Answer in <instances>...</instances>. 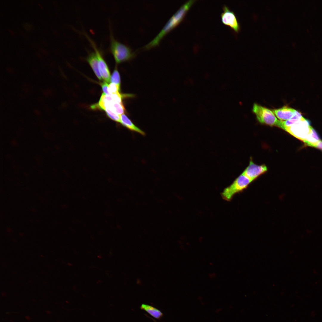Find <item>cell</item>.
<instances>
[{
  "label": "cell",
  "instance_id": "1",
  "mask_svg": "<svg viewBox=\"0 0 322 322\" xmlns=\"http://www.w3.org/2000/svg\"><path fill=\"white\" fill-rule=\"evenodd\" d=\"M195 1V0H190L183 5L170 18L159 34L150 42L145 45L143 48L148 49L158 45L163 38L183 20Z\"/></svg>",
  "mask_w": 322,
  "mask_h": 322
},
{
  "label": "cell",
  "instance_id": "2",
  "mask_svg": "<svg viewBox=\"0 0 322 322\" xmlns=\"http://www.w3.org/2000/svg\"><path fill=\"white\" fill-rule=\"evenodd\" d=\"M109 50L117 64L131 60L136 55V53L129 47L116 39L111 32Z\"/></svg>",
  "mask_w": 322,
  "mask_h": 322
},
{
  "label": "cell",
  "instance_id": "3",
  "mask_svg": "<svg viewBox=\"0 0 322 322\" xmlns=\"http://www.w3.org/2000/svg\"><path fill=\"white\" fill-rule=\"evenodd\" d=\"M252 181L242 173L230 185L224 189L221 193L222 198L227 201L231 200L235 194L247 188Z\"/></svg>",
  "mask_w": 322,
  "mask_h": 322
},
{
  "label": "cell",
  "instance_id": "4",
  "mask_svg": "<svg viewBox=\"0 0 322 322\" xmlns=\"http://www.w3.org/2000/svg\"><path fill=\"white\" fill-rule=\"evenodd\" d=\"M253 111L260 123L281 128V121L277 119L272 110L255 103L253 105Z\"/></svg>",
  "mask_w": 322,
  "mask_h": 322
},
{
  "label": "cell",
  "instance_id": "5",
  "mask_svg": "<svg viewBox=\"0 0 322 322\" xmlns=\"http://www.w3.org/2000/svg\"><path fill=\"white\" fill-rule=\"evenodd\" d=\"M312 127L309 121L303 117L300 120L285 129L284 130L303 141L310 132Z\"/></svg>",
  "mask_w": 322,
  "mask_h": 322
},
{
  "label": "cell",
  "instance_id": "6",
  "mask_svg": "<svg viewBox=\"0 0 322 322\" xmlns=\"http://www.w3.org/2000/svg\"><path fill=\"white\" fill-rule=\"evenodd\" d=\"M89 41L95 52L98 61L99 68L101 76L105 81L109 83L110 81V74L108 66L100 50L97 47L95 42L87 35H86Z\"/></svg>",
  "mask_w": 322,
  "mask_h": 322
},
{
  "label": "cell",
  "instance_id": "7",
  "mask_svg": "<svg viewBox=\"0 0 322 322\" xmlns=\"http://www.w3.org/2000/svg\"><path fill=\"white\" fill-rule=\"evenodd\" d=\"M223 10L221 15L222 23L230 27L236 32H238L240 30V25L234 12L226 5L223 6Z\"/></svg>",
  "mask_w": 322,
  "mask_h": 322
},
{
  "label": "cell",
  "instance_id": "8",
  "mask_svg": "<svg viewBox=\"0 0 322 322\" xmlns=\"http://www.w3.org/2000/svg\"><path fill=\"white\" fill-rule=\"evenodd\" d=\"M267 168L265 165H258L250 160L249 165L242 173L253 181L267 171Z\"/></svg>",
  "mask_w": 322,
  "mask_h": 322
},
{
  "label": "cell",
  "instance_id": "9",
  "mask_svg": "<svg viewBox=\"0 0 322 322\" xmlns=\"http://www.w3.org/2000/svg\"><path fill=\"white\" fill-rule=\"evenodd\" d=\"M277 117L282 121L291 118L294 114L295 110L287 106L281 108L272 110Z\"/></svg>",
  "mask_w": 322,
  "mask_h": 322
},
{
  "label": "cell",
  "instance_id": "10",
  "mask_svg": "<svg viewBox=\"0 0 322 322\" xmlns=\"http://www.w3.org/2000/svg\"><path fill=\"white\" fill-rule=\"evenodd\" d=\"M85 59L98 79L100 80H102L99 68L98 58L95 51L89 52Z\"/></svg>",
  "mask_w": 322,
  "mask_h": 322
},
{
  "label": "cell",
  "instance_id": "11",
  "mask_svg": "<svg viewBox=\"0 0 322 322\" xmlns=\"http://www.w3.org/2000/svg\"><path fill=\"white\" fill-rule=\"evenodd\" d=\"M140 308L141 310L147 312L154 318L158 320L161 319L163 316V314L160 310L153 306L143 304L141 305Z\"/></svg>",
  "mask_w": 322,
  "mask_h": 322
},
{
  "label": "cell",
  "instance_id": "12",
  "mask_svg": "<svg viewBox=\"0 0 322 322\" xmlns=\"http://www.w3.org/2000/svg\"><path fill=\"white\" fill-rule=\"evenodd\" d=\"M120 123L124 126L132 131L138 133L143 135H145V133L135 125L125 114H121L120 116Z\"/></svg>",
  "mask_w": 322,
  "mask_h": 322
},
{
  "label": "cell",
  "instance_id": "13",
  "mask_svg": "<svg viewBox=\"0 0 322 322\" xmlns=\"http://www.w3.org/2000/svg\"><path fill=\"white\" fill-rule=\"evenodd\" d=\"M320 140L318 134L312 127L310 132L303 141L305 145L307 146L315 147L317 143Z\"/></svg>",
  "mask_w": 322,
  "mask_h": 322
},
{
  "label": "cell",
  "instance_id": "14",
  "mask_svg": "<svg viewBox=\"0 0 322 322\" xmlns=\"http://www.w3.org/2000/svg\"><path fill=\"white\" fill-rule=\"evenodd\" d=\"M106 108L110 109L119 116L124 114L126 111V109L123 103H120L113 102L109 103L106 105L104 109Z\"/></svg>",
  "mask_w": 322,
  "mask_h": 322
},
{
  "label": "cell",
  "instance_id": "15",
  "mask_svg": "<svg viewBox=\"0 0 322 322\" xmlns=\"http://www.w3.org/2000/svg\"><path fill=\"white\" fill-rule=\"evenodd\" d=\"M110 81L112 83H114L120 86V76L116 67L114 70L111 77Z\"/></svg>",
  "mask_w": 322,
  "mask_h": 322
},
{
  "label": "cell",
  "instance_id": "16",
  "mask_svg": "<svg viewBox=\"0 0 322 322\" xmlns=\"http://www.w3.org/2000/svg\"><path fill=\"white\" fill-rule=\"evenodd\" d=\"M108 90L110 95L120 92V86L114 83H110L108 86Z\"/></svg>",
  "mask_w": 322,
  "mask_h": 322
},
{
  "label": "cell",
  "instance_id": "17",
  "mask_svg": "<svg viewBox=\"0 0 322 322\" xmlns=\"http://www.w3.org/2000/svg\"><path fill=\"white\" fill-rule=\"evenodd\" d=\"M104 110L106 112L107 116L112 120L120 123V116L114 113L110 109L106 108Z\"/></svg>",
  "mask_w": 322,
  "mask_h": 322
},
{
  "label": "cell",
  "instance_id": "18",
  "mask_svg": "<svg viewBox=\"0 0 322 322\" xmlns=\"http://www.w3.org/2000/svg\"><path fill=\"white\" fill-rule=\"evenodd\" d=\"M108 83L104 81L101 83V86L103 93L107 95H111L109 93L108 90Z\"/></svg>",
  "mask_w": 322,
  "mask_h": 322
},
{
  "label": "cell",
  "instance_id": "19",
  "mask_svg": "<svg viewBox=\"0 0 322 322\" xmlns=\"http://www.w3.org/2000/svg\"><path fill=\"white\" fill-rule=\"evenodd\" d=\"M315 147L322 151V140H321L318 142Z\"/></svg>",
  "mask_w": 322,
  "mask_h": 322
},
{
  "label": "cell",
  "instance_id": "20",
  "mask_svg": "<svg viewBox=\"0 0 322 322\" xmlns=\"http://www.w3.org/2000/svg\"><path fill=\"white\" fill-rule=\"evenodd\" d=\"M30 26L31 25L29 24H26L24 25L25 28L27 30H29L30 29V28L31 27H31Z\"/></svg>",
  "mask_w": 322,
  "mask_h": 322
}]
</instances>
